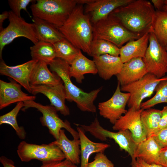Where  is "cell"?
<instances>
[{
  "label": "cell",
  "instance_id": "obj_1",
  "mask_svg": "<svg viewBox=\"0 0 167 167\" xmlns=\"http://www.w3.org/2000/svg\"><path fill=\"white\" fill-rule=\"evenodd\" d=\"M155 13L151 2L132 0L115 9L109 15L116 19L130 32L142 36L146 33L153 32Z\"/></svg>",
  "mask_w": 167,
  "mask_h": 167
},
{
  "label": "cell",
  "instance_id": "obj_2",
  "mask_svg": "<svg viewBox=\"0 0 167 167\" xmlns=\"http://www.w3.org/2000/svg\"><path fill=\"white\" fill-rule=\"evenodd\" d=\"M64 38L78 49L91 56L93 27L82 5H77L64 24L58 28Z\"/></svg>",
  "mask_w": 167,
  "mask_h": 167
},
{
  "label": "cell",
  "instance_id": "obj_3",
  "mask_svg": "<svg viewBox=\"0 0 167 167\" xmlns=\"http://www.w3.org/2000/svg\"><path fill=\"white\" fill-rule=\"evenodd\" d=\"M49 65L51 70L60 77L64 84L66 100L75 102L78 108L82 111L96 113V108L94 102L102 87L89 92H85L72 82L69 75V64L60 58H56Z\"/></svg>",
  "mask_w": 167,
  "mask_h": 167
},
{
  "label": "cell",
  "instance_id": "obj_4",
  "mask_svg": "<svg viewBox=\"0 0 167 167\" xmlns=\"http://www.w3.org/2000/svg\"><path fill=\"white\" fill-rule=\"evenodd\" d=\"M76 0H37L30 9L33 17L61 27L77 5Z\"/></svg>",
  "mask_w": 167,
  "mask_h": 167
},
{
  "label": "cell",
  "instance_id": "obj_5",
  "mask_svg": "<svg viewBox=\"0 0 167 167\" xmlns=\"http://www.w3.org/2000/svg\"><path fill=\"white\" fill-rule=\"evenodd\" d=\"M92 27L93 39L108 41L120 48L126 43L141 37L130 32L109 15L92 25Z\"/></svg>",
  "mask_w": 167,
  "mask_h": 167
},
{
  "label": "cell",
  "instance_id": "obj_6",
  "mask_svg": "<svg viewBox=\"0 0 167 167\" xmlns=\"http://www.w3.org/2000/svg\"><path fill=\"white\" fill-rule=\"evenodd\" d=\"M85 132H89L96 138L101 141H106L107 138L113 139L121 150L127 152L131 158L135 159V155L138 144L134 139L132 133L128 130H120L117 132L105 129L100 125L97 118L89 125L77 124Z\"/></svg>",
  "mask_w": 167,
  "mask_h": 167
},
{
  "label": "cell",
  "instance_id": "obj_7",
  "mask_svg": "<svg viewBox=\"0 0 167 167\" xmlns=\"http://www.w3.org/2000/svg\"><path fill=\"white\" fill-rule=\"evenodd\" d=\"M30 108L36 109L42 113V116L40 118L41 125L47 128L49 133L55 139L58 138L60 131L62 128L69 132L73 139H79L78 131L71 126L68 121H63L59 117L57 111L53 106L43 105L34 100L27 101L24 102V107L21 110L25 111Z\"/></svg>",
  "mask_w": 167,
  "mask_h": 167
},
{
  "label": "cell",
  "instance_id": "obj_8",
  "mask_svg": "<svg viewBox=\"0 0 167 167\" xmlns=\"http://www.w3.org/2000/svg\"><path fill=\"white\" fill-rule=\"evenodd\" d=\"M9 24L0 32V58L2 59L4 47L20 37H25L35 44L38 41L33 23L27 22L24 18L9 11Z\"/></svg>",
  "mask_w": 167,
  "mask_h": 167
},
{
  "label": "cell",
  "instance_id": "obj_9",
  "mask_svg": "<svg viewBox=\"0 0 167 167\" xmlns=\"http://www.w3.org/2000/svg\"><path fill=\"white\" fill-rule=\"evenodd\" d=\"M165 80H167V76L158 78L148 73L135 82L121 86L122 92L130 94L127 104L128 107L136 110L140 109L143 100L151 96L155 91L158 84L161 81Z\"/></svg>",
  "mask_w": 167,
  "mask_h": 167
},
{
  "label": "cell",
  "instance_id": "obj_10",
  "mask_svg": "<svg viewBox=\"0 0 167 167\" xmlns=\"http://www.w3.org/2000/svg\"><path fill=\"white\" fill-rule=\"evenodd\" d=\"M17 153L21 161L28 162L36 159L42 162L62 161L65 156L59 148L52 142L48 144L37 145L25 141L20 142Z\"/></svg>",
  "mask_w": 167,
  "mask_h": 167
},
{
  "label": "cell",
  "instance_id": "obj_11",
  "mask_svg": "<svg viewBox=\"0 0 167 167\" xmlns=\"http://www.w3.org/2000/svg\"><path fill=\"white\" fill-rule=\"evenodd\" d=\"M143 59L148 73L158 78L164 77L167 73V51L153 32L149 33L148 45Z\"/></svg>",
  "mask_w": 167,
  "mask_h": 167
},
{
  "label": "cell",
  "instance_id": "obj_12",
  "mask_svg": "<svg viewBox=\"0 0 167 167\" xmlns=\"http://www.w3.org/2000/svg\"><path fill=\"white\" fill-rule=\"evenodd\" d=\"M120 83L118 82L115 92L108 100L99 103L98 109L100 115L108 119L114 124L122 115L127 111L126 109L130 94L121 91Z\"/></svg>",
  "mask_w": 167,
  "mask_h": 167
},
{
  "label": "cell",
  "instance_id": "obj_13",
  "mask_svg": "<svg viewBox=\"0 0 167 167\" xmlns=\"http://www.w3.org/2000/svg\"><path fill=\"white\" fill-rule=\"evenodd\" d=\"M143 110L141 108L137 110L129 108L127 112L113 125V129L129 131L138 144L145 140L147 136L141 119V114Z\"/></svg>",
  "mask_w": 167,
  "mask_h": 167
},
{
  "label": "cell",
  "instance_id": "obj_14",
  "mask_svg": "<svg viewBox=\"0 0 167 167\" xmlns=\"http://www.w3.org/2000/svg\"><path fill=\"white\" fill-rule=\"evenodd\" d=\"M30 85L32 94L34 96L40 93L44 94L57 112L64 116L70 115L69 109L65 104L66 95L63 83L56 85Z\"/></svg>",
  "mask_w": 167,
  "mask_h": 167
},
{
  "label": "cell",
  "instance_id": "obj_15",
  "mask_svg": "<svg viewBox=\"0 0 167 167\" xmlns=\"http://www.w3.org/2000/svg\"><path fill=\"white\" fill-rule=\"evenodd\" d=\"M1 59L0 75L13 79L28 92L31 93L29 81L30 76L38 61L32 59L21 64L10 66L7 65L2 59Z\"/></svg>",
  "mask_w": 167,
  "mask_h": 167
},
{
  "label": "cell",
  "instance_id": "obj_16",
  "mask_svg": "<svg viewBox=\"0 0 167 167\" xmlns=\"http://www.w3.org/2000/svg\"><path fill=\"white\" fill-rule=\"evenodd\" d=\"M132 0H91L86 5L84 13L89 17L92 25L108 17L115 9Z\"/></svg>",
  "mask_w": 167,
  "mask_h": 167
},
{
  "label": "cell",
  "instance_id": "obj_17",
  "mask_svg": "<svg viewBox=\"0 0 167 167\" xmlns=\"http://www.w3.org/2000/svg\"><path fill=\"white\" fill-rule=\"evenodd\" d=\"M21 86L15 81L7 82L0 80V109L15 103L35 100V96H29L24 92Z\"/></svg>",
  "mask_w": 167,
  "mask_h": 167
},
{
  "label": "cell",
  "instance_id": "obj_18",
  "mask_svg": "<svg viewBox=\"0 0 167 167\" xmlns=\"http://www.w3.org/2000/svg\"><path fill=\"white\" fill-rule=\"evenodd\" d=\"M143 58H133L123 63L122 69L116 76L121 86L135 82L148 73Z\"/></svg>",
  "mask_w": 167,
  "mask_h": 167
},
{
  "label": "cell",
  "instance_id": "obj_19",
  "mask_svg": "<svg viewBox=\"0 0 167 167\" xmlns=\"http://www.w3.org/2000/svg\"><path fill=\"white\" fill-rule=\"evenodd\" d=\"M99 76L105 80H109L120 72L123 63L120 56L105 54L93 57Z\"/></svg>",
  "mask_w": 167,
  "mask_h": 167
},
{
  "label": "cell",
  "instance_id": "obj_20",
  "mask_svg": "<svg viewBox=\"0 0 167 167\" xmlns=\"http://www.w3.org/2000/svg\"><path fill=\"white\" fill-rule=\"evenodd\" d=\"M149 33L140 38L129 41L120 48L119 56L123 63L134 58H143L148 45Z\"/></svg>",
  "mask_w": 167,
  "mask_h": 167
},
{
  "label": "cell",
  "instance_id": "obj_21",
  "mask_svg": "<svg viewBox=\"0 0 167 167\" xmlns=\"http://www.w3.org/2000/svg\"><path fill=\"white\" fill-rule=\"evenodd\" d=\"M76 126V129L80 141V166L85 167L88 163L90 156L94 153L103 152L110 146L106 143H96L90 140L85 134V131L80 126Z\"/></svg>",
  "mask_w": 167,
  "mask_h": 167
},
{
  "label": "cell",
  "instance_id": "obj_22",
  "mask_svg": "<svg viewBox=\"0 0 167 167\" xmlns=\"http://www.w3.org/2000/svg\"><path fill=\"white\" fill-rule=\"evenodd\" d=\"M97 73V71L94 61L85 56L81 50L70 64V76L74 78L78 83H82L84 79V75Z\"/></svg>",
  "mask_w": 167,
  "mask_h": 167
},
{
  "label": "cell",
  "instance_id": "obj_23",
  "mask_svg": "<svg viewBox=\"0 0 167 167\" xmlns=\"http://www.w3.org/2000/svg\"><path fill=\"white\" fill-rule=\"evenodd\" d=\"M52 142L60 149L63 153L65 159L76 165L80 163V141L79 139H69L66 135L64 130L61 129L58 138Z\"/></svg>",
  "mask_w": 167,
  "mask_h": 167
},
{
  "label": "cell",
  "instance_id": "obj_24",
  "mask_svg": "<svg viewBox=\"0 0 167 167\" xmlns=\"http://www.w3.org/2000/svg\"><path fill=\"white\" fill-rule=\"evenodd\" d=\"M29 81L32 85H56L63 83L56 73L50 71L47 65L39 62L34 68Z\"/></svg>",
  "mask_w": 167,
  "mask_h": 167
},
{
  "label": "cell",
  "instance_id": "obj_25",
  "mask_svg": "<svg viewBox=\"0 0 167 167\" xmlns=\"http://www.w3.org/2000/svg\"><path fill=\"white\" fill-rule=\"evenodd\" d=\"M32 20L39 41L54 44L64 38L58 28L53 25L35 17H33Z\"/></svg>",
  "mask_w": 167,
  "mask_h": 167
},
{
  "label": "cell",
  "instance_id": "obj_26",
  "mask_svg": "<svg viewBox=\"0 0 167 167\" xmlns=\"http://www.w3.org/2000/svg\"><path fill=\"white\" fill-rule=\"evenodd\" d=\"M161 148L151 136L139 143L135 155V158H141L147 163L159 165Z\"/></svg>",
  "mask_w": 167,
  "mask_h": 167
},
{
  "label": "cell",
  "instance_id": "obj_27",
  "mask_svg": "<svg viewBox=\"0 0 167 167\" xmlns=\"http://www.w3.org/2000/svg\"><path fill=\"white\" fill-rule=\"evenodd\" d=\"M30 54L32 60L49 65L56 58L53 44L39 41L30 47Z\"/></svg>",
  "mask_w": 167,
  "mask_h": 167
},
{
  "label": "cell",
  "instance_id": "obj_28",
  "mask_svg": "<svg viewBox=\"0 0 167 167\" xmlns=\"http://www.w3.org/2000/svg\"><path fill=\"white\" fill-rule=\"evenodd\" d=\"M161 115V110L150 108L143 109L141 114V120L147 138L157 131Z\"/></svg>",
  "mask_w": 167,
  "mask_h": 167
},
{
  "label": "cell",
  "instance_id": "obj_29",
  "mask_svg": "<svg viewBox=\"0 0 167 167\" xmlns=\"http://www.w3.org/2000/svg\"><path fill=\"white\" fill-rule=\"evenodd\" d=\"M153 31L159 43L167 46V11H156L153 23Z\"/></svg>",
  "mask_w": 167,
  "mask_h": 167
},
{
  "label": "cell",
  "instance_id": "obj_30",
  "mask_svg": "<svg viewBox=\"0 0 167 167\" xmlns=\"http://www.w3.org/2000/svg\"><path fill=\"white\" fill-rule=\"evenodd\" d=\"M53 45L56 58L62 59L70 64L81 50L65 38Z\"/></svg>",
  "mask_w": 167,
  "mask_h": 167
},
{
  "label": "cell",
  "instance_id": "obj_31",
  "mask_svg": "<svg viewBox=\"0 0 167 167\" xmlns=\"http://www.w3.org/2000/svg\"><path fill=\"white\" fill-rule=\"evenodd\" d=\"M90 51L92 57L105 54L119 56L120 53V48L110 42L100 39H93Z\"/></svg>",
  "mask_w": 167,
  "mask_h": 167
},
{
  "label": "cell",
  "instance_id": "obj_32",
  "mask_svg": "<svg viewBox=\"0 0 167 167\" xmlns=\"http://www.w3.org/2000/svg\"><path fill=\"white\" fill-rule=\"evenodd\" d=\"M24 107V102L17 103L15 107L9 112L0 117V125L7 124L14 129L19 138L24 139L26 137V132L22 126H19L17 120V116L19 111Z\"/></svg>",
  "mask_w": 167,
  "mask_h": 167
},
{
  "label": "cell",
  "instance_id": "obj_33",
  "mask_svg": "<svg viewBox=\"0 0 167 167\" xmlns=\"http://www.w3.org/2000/svg\"><path fill=\"white\" fill-rule=\"evenodd\" d=\"M156 93L151 98L142 102L141 108L146 109L162 103H167V80L161 81L155 89Z\"/></svg>",
  "mask_w": 167,
  "mask_h": 167
},
{
  "label": "cell",
  "instance_id": "obj_34",
  "mask_svg": "<svg viewBox=\"0 0 167 167\" xmlns=\"http://www.w3.org/2000/svg\"><path fill=\"white\" fill-rule=\"evenodd\" d=\"M94 159L92 162H88L85 167H114L103 152L96 153Z\"/></svg>",
  "mask_w": 167,
  "mask_h": 167
},
{
  "label": "cell",
  "instance_id": "obj_35",
  "mask_svg": "<svg viewBox=\"0 0 167 167\" xmlns=\"http://www.w3.org/2000/svg\"><path fill=\"white\" fill-rule=\"evenodd\" d=\"M36 1L33 0H8V4L11 11L16 15L21 17L20 11L24 10L28 12L27 6L31 2Z\"/></svg>",
  "mask_w": 167,
  "mask_h": 167
},
{
  "label": "cell",
  "instance_id": "obj_36",
  "mask_svg": "<svg viewBox=\"0 0 167 167\" xmlns=\"http://www.w3.org/2000/svg\"><path fill=\"white\" fill-rule=\"evenodd\" d=\"M160 147H167V128L161 129L152 135Z\"/></svg>",
  "mask_w": 167,
  "mask_h": 167
},
{
  "label": "cell",
  "instance_id": "obj_37",
  "mask_svg": "<svg viewBox=\"0 0 167 167\" xmlns=\"http://www.w3.org/2000/svg\"><path fill=\"white\" fill-rule=\"evenodd\" d=\"M40 167H78L70 161L65 159L61 161L42 162Z\"/></svg>",
  "mask_w": 167,
  "mask_h": 167
},
{
  "label": "cell",
  "instance_id": "obj_38",
  "mask_svg": "<svg viewBox=\"0 0 167 167\" xmlns=\"http://www.w3.org/2000/svg\"><path fill=\"white\" fill-rule=\"evenodd\" d=\"M131 165L133 167H165L160 165L148 163L139 158L132 160Z\"/></svg>",
  "mask_w": 167,
  "mask_h": 167
},
{
  "label": "cell",
  "instance_id": "obj_39",
  "mask_svg": "<svg viewBox=\"0 0 167 167\" xmlns=\"http://www.w3.org/2000/svg\"><path fill=\"white\" fill-rule=\"evenodd\" d=\"M166 128H167V106H164L161 110V115L157 131Z\"/></svg>",
  "mask_w": 167,
  "mask_h": 167
},
{
  "label": "cell",
  "instance_id": "obj_40",
  "mask_svg": "<svg viewBox=\"0 0 167 167\" xmlns=\"http://www.w3.org/2000/svg\"><path fill=\"white\" fill-rule=\"evenodd\" d=\"M159 165L167 167V147L161 148L160 154Z\"/></svg>",
  "mask_w": 167,
  "mask_h": 167
},
{
  "label": "cell",
  "instance_id": "obj_41",
  "mask_svg": "<svg viewBox=\"0 0 167 167\" xmlns=\"http://www.w3.org/2000/svg\"><path fill=\"white\" fill-rule=\"evenodd\" d=\"M0 162L3 167H16L13 161L3 156L0 157Z\"/></svg>",
  "mask_w": 167,
  "mask_h": 167
},
{
  "label": "cell",
  "instance_id": "obj_42",
  "mask_svg": "<svg viewBox=\"0 0 167 167\" xmlns=\"http://www.w3.org/2000/svg\"><path fill=\"white\" fill-rule=\"evenodd\" d=\"M151 1L157 11L163 10L164 6H165L164 0H152Z\"/></svg>",
  "mask_w": 167,
  "mask_h": 167
},
{
  "label": "cell",
  "instance_id": "obj_43",
  "mask_svg": "<svg viewBox=\"0 0 167 167\" xmlns=\"http://www.w3.org/2000/svg\"><path fill=\"white\" fill-rule=\"evenodd\" d=\"M9 11H3L0 15V31H1L3 29V24L5 20L7 19L8 18Z\"/></svg>",
  "mask_w": 167,
  "mask_h": 167
},
{
  "label": "cell",
  "instance_id": "obj_44",
  "mask_svg": "<svg viewBox=\"0 0 167 167\" xmlns=\"http://www.w3.org/2000/svg\"><path fill=\"white\" fill-rule=\"evenodd\" d=\"M163 10L167 11V5H165L164 6Z\"/></svg>",
  "mask_w": 167,
  "mask_h": 167
},
{
  "label": "cell",
  "instance_id": "obj_45",
  "mask_svg": "<svg viewBox=\"0 0 167 167\" xmlns=\"http://www.w3.org/2000/svg\"><path fill=\"white\" fill-rule=\"evenodd\" d=\"M164 3L165 5H167V0H165Z\"/></svg>",
  "mask_w": 167,
  "mask_h": 167
},
{
  "label": "cell",
  "instance_id": "obj_46",
  "mask_svg": "<svg viewBox=\"0 0 167 167\" xmlns=\"http://www.w3.org/2000/svg\"><path fill=\"white\" fill-rule=\"evenodd\" d=\"M165 49H166V50L167 51V46H166V47H165Z\"/></svg>",
  "mask_w": 167,
  "mask_h": 167
},
{
  "label": "cell",
  "instance_id": "obj_47",
  "mask_svg": "<svg viewBox=\"0 0 167 167\" xmlns=\"http://www.w3.org/2000/svg\"></svg>",
  "mask_w": 167,
  "mask_h": 167
}]
</instances>
